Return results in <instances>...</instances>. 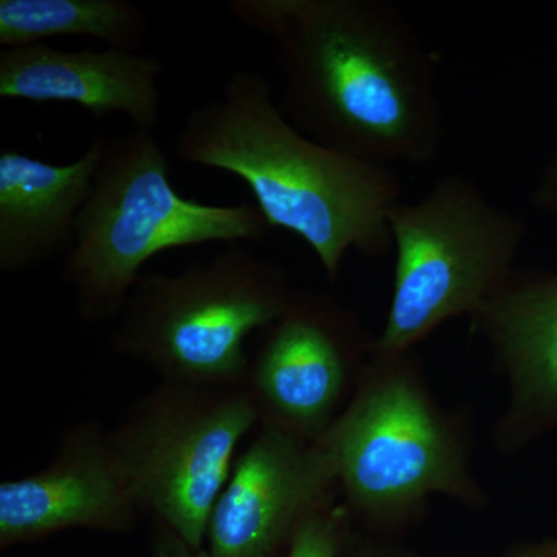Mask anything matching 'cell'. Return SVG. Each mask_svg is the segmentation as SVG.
<instances>
[{"instance_id": "obj_10", "label": "cell", "mask_w": 557, "mask_h": 557, "mask_svg": "<svg viewBox=\"0 0 557 557\" xmlns=\"http://www.w3.org/2000/svg\"><path fill=\"white\" fill-rule=\"evenodd\" d=\"M141 512L110 429L79 421L65 429L49 465L0 485V548L76 528L132 533Z\"/></svg>"}, {"instance_id": "obj_4", "label": "cell", "mask_w": 557, "mask_h": 557, "mask_svg": "<svg viewBox=\"0 0 557 557\" xmlns=\"http://www.w3.org/2000/svg\"><path fill=\"white\" fill-rule=\"evenodd\" d=\"M170 171L156 129L135 127L109 141L62 269L81 321L119 318L139 270L168 249L270 236L273 228L256 205L186 199L172 186Z\"/></svg>"}, {"instance_id": "obj_3", "label": "cell", "mask_w": 557, "mask_h": 557, "mask_svg": "<svg viewBox=\"0 0 557 557\" xmlns=\"http://www.w3.org/2000/svg\"><path fill=\"white\" fill-rule=\"evenodd\" d=\"M318 442L351 522L373 536L401 539L428 518L434 496L472 509L490 504L472 472L469 418L440 405L417 348L373 346L354 397Z\"/></svg>"}, {"instance_id": "obj_12", "label": "cell", "mask_w": 557, "mask_h": 557, "mask_svg": "<svg viewBox=\"0 0 557 557\" xmlns=\"http://www.w3.org/2000/svg\"><path fill=\"white\" fill-rule=\"evenodd\" d=\"M163 64L139 51L61 50L49 44L0 51V98L69 102L95 119L123 113L138 129L161 120Z\"/></svg>"}, {"instance_id": "obj_5", "label": "cell", "mask_w": 557, "mask_h": 557, "mask_svg": "<svg viewBox=\"0 0 557 557\" xmlns=\"http://www.w3.org/2000/svg\"><path fill=\"white\" fill-rule=\"evenodd\" d=\"M295 293L284 267L234 245L178 273L139 277L110 347L160 381L242 387L249 336L277 321Z\"/></svg>"}, {"instance_id": "obj_16", "label": "cell", "mask_w": 557, "mask_h": 557, "mask_svg": "<svg viewBox=\"0 0 557 557\" xmlns=\"http://www.w3.org/2000/svg\"><path fill=\"white\" fill-rule=\"evenodd\" d=\"M339 557H424L403 544L401 539L373 536L351 525Z\"/></svg>"}, {"instance_id": "obj_13", "label": "cell", "mask_w": 557, "mask_h": 557, "mask_svg": "<svg viewBox=\"0 0 557 557\" xmlns=\"http://www.w3.org/2000/svg\"><path fill=\"white\" fill-rule=\"evenodd\" d=\"M109 139L95 135L72 163L53 164L0 150V271L21 274L65 255L89 199Z\"/></svg>"}, {"instance_id": "obj_7", "label": "cell", "mask_w": 557, "mask_h": 557, "mask_svg": "<svg viewBox=\"0 0 557 557\" xmlns=\"http://www.w3.org/2000/svg\"><path fill=\"white\" fill-rule=\"evenodd\" d=\"M255 428L258 412L244 387L160 381L110 437L143 512L205 548L212 508Z\"/></svg>"}, {"instance_id": "obj_6", "label": "cell", "mask_w": 557, "mask_h": 557, "mask_svg": "<svg viewBox=\"0 0 557 557\" xmlns=\"http://www.w3.org/2000/svg\"><path fill=\"white\" fill-rule=\"evenodd\" d=\"M395 249L394 288L381 354L413 350L449 319L469 318L507 284L525 223L494 203L468 175L438 178L420 200L387 212Z\"/></svg>"}, {"instance_id": "obj_18", "label": "cell", "mask_w": 557, "mask_h": 557, "mask_svg": "<svg viewBox=\"0 0 557 557\" xmlns=\"http://www.w3.org/2000/svg\"><path fill=\"white\" fill-rule=\"evenodd\" d=\"M531 203L537 211L557 220V143L531 193Z\"/></svg>"}, {"instance_id": "obj_8", "label": "cell", "mask_w": 557, "mask_h": 557, "mask_svg": "<svg viewBox=\"0 0 557 557\" xmlns=\"http://www.w3.org/2000/svg\"><path fill=\"white\" fill-rule=\"evenodd\" d=\"M262 332L242 386L259 426L318 442L354 397L376 338L354 310L313 288L296 289Z\"/></svg>"}, {"instance_id": "obj_15", "label": "cell", "mask_w": 557, "mask_h": 557, "mask_svg": "<svg viewBox=\"0 0 557 557\" xmlns=\"http://www.w3.org/2000/svg\"><path fill=\"white\" fill-rule=\"evenodd\" d=\"M351 525L341 497L330 498L300 522L284 557H339Z\"/></svg>"}, {"instance_id": "obj_17", "label": "cell", "mask_w": 557, "mask_h": 557, "mask_svg": "<svg viewBox=\"0 0 557 557\" xmlns=\"http://www.w3.org/2000/svg\"><path fill=\"white\" fill-rule=\"evenodd\" d=\"M150 557H211L207 547L194 548L171 528L153 519L150 531Z\"/></svg>"}, {"instance_id": "obj_9", "label": "cell", "mask_w": 557, "mask_h": 557, "mask_svg": "<svg viewBox=\"0 0 557 557\" xmlns=\"http://www.w3.org/2000/svg\"><path fill=\"white\" fill-rule=\"evenodd\" d=\"M258 429L212 508L211 557H277L310 512L339 496L335 467L321 443Z\"/></svg>"}, {"instance_id": "obj_11", "label": "cell", "mask_w": 557, "mask_h": 557, "mask_svg": "<svg viewBox=\"0 0 557 557\" xmlns=\"http://www.w3.org/2000/svg\"><path fill=\"white\" fill-rule=\"evenodd\" d=\"M469 319L508 381L494 442L502 453L518 454L557 431V273L516 270Z\"/></svg>"}, {"instance_id": "obj_2", "label": "cell", "mask_w": 557, "mask_h": 557, "mask_svg": "<svg viewBox=\"0 0 557 557\" xmlns=\"http://www.w3.org/2000/svg\"><path fill=\"white\" fill-rule=\"evenodd\" d=\"M180 161L247 183L271 228L306 242L330 281L348 252L383 258L387 212L401 196L395 168L355 159L296 129L258 72L234 73L222 94L193 110L178 132Z\"/></svg>"}, {"instance_id": "obj_14", "label": "cell", "mask_w": 557, "mask_h": 557, "mask_svg": "<svg viewBox=\"0 0 557 557\" xmlns=\"http://www.w3.org/2000/svg\"><path fill=\"white\" fill-rule=\"evenodd\" d=\"M150 24L131 0H0V46L3 49L81 36L109 49L138 51Z\"/></svg>"}, {"instance_id": "obj_19", "label": "cell", "mask_w": 557, "mask_h": 557, "mask_svg": "<svg viewBox=\"0 0 557 557\" xmlns=\"http://www.w3.org/2000/svg\"><path fill=\"white\" fill-rule=\"evenodd\" d=\"M498 557H557V536L520 542Z\"/></svg>"}, {"instance_id": "obj_1", "label": "cell", "mask_w": 557, "mask_h": 557, "mask_svg": "<svg viewBox=\"0 0 557 557\" xmlns=\"http://www.w3.org/2000/svg\"><path fill=\"white\" fill-rule=\"evenodd\" d=\"M284 73L285 119L355 159L424 166L445 137L435 62L387 0H231Z\"/></svg>"}]
</instances>
